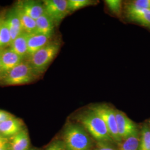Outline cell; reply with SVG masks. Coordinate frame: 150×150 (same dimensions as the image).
Wrapping results in <instances>:
<instances>
[{"label":"cell","instance_id":"1","mask_svg":"<svg viewBox=\"0 0 150 150\" xmlns=\"http://www.w3.org/2000/svg\"><path fill=\"white\" fill-rule=\"evenodd\" d=\"M66 150H92L93 142L85 128L78 123L66 125L63 133Z\"/></svg>","mask_w":150,"mask_h":150},{"label":"cell","instance_id":"2","mask_svg":"<svg viewBox=\"0 0 150 150\" xmlns=\"http://www.w3.org/2000/svg\"><path fill=\"white\" fill-rule=\"evenodd\" d=\"M77 119L90 136L97 142H113L103 120L91 108L80 113Z\"/></svg>","mask_w":150,"mask_h":150},{"label":"cell","instance_id":"3","mask_svg":"<svg viewBox=\"0 0 150 150\" xmlns=\"http://www.w3.org/2000/svg\"><path fill=\"white\" fill-rule=\"evenodd\" d=\"M60 42L51 41L47 45L30 56L29 62L36 75L42 74L59 52Z\"/></svg>","mask_w":150,"mask_h":150},{"label":"cell","instance_id":"4","mask_svg":"<svg viewBox=\"0 0 150 150\" xmlns=\"http://www.w3.org/2000/svg\"><path fill=\"white\" fill-rule=\"evenodd\" d=\"M37 77L29 61L23 60L7 72L0 82L4 85H20L30 83Z\"/></svg>","mask_w":150,"mask_h":150},{"label":"cell","instance_id":"5","mask_svg":"<svg viewBox=\"0 0 150 150\" xmlns=\"http://www.w3.org/2000/svg\"><path fill=\"white\" fill-rule=\"evenodd\" d=\"M91 109L103 120L113 142L120 144L122 140L118 134L115 109L106 104L94 105Z\"/></svg>","mask_w":150,"mask_h":150},{"label":"cell","instance_id":"6","mask_svg":"<svg viewBox=\"0 0 150 150\" xmlns=\"http://www.w3.org/2000/svg\"><path fill=\"white\" fill-rule=\"evenodd\" d=\"M45 12L54 22L55 26L59 25L69 13L66 0H46L43 1Z\"/></svg>","mask_w":150,"mask_h":150},{"label":"cell","instance_id":"7","mask_svg":"<svg viewBox=\"0 0 150 150\" xmlns=\"http://www.w3.org/2000/svg\"><path fill=\"white\" fill-rule=\"evenodd\" d=\"M118 134L122 140L139 132L136 125L123 112L115 109Z\"/></svg>","mask_w":150,"mask_h":150},{"label":"cell","instance_id":"8","mask_svg":"<svg viewBox=\"0 0 150 150\" xmlns=\"http://www.w3.org/2000/svg\"><path fill=\"white\" fill-rule=\"evenodd\" d=\"M23 60L10 47L0 49V61L4 75Z\"/></svg>","mask_w":150,"mask_h":150},{"label":"cell","instance_id":"9","mask_svg":"<svg viewBox=\"0 0 150 150\" xmlns=\"http://www.w3.org/2000/svg\"><path fill=\"white\" fill-rule=\"evenodd\" d=\"M16 6L33 20H36L45 13L43 3L37 1H21L17 3Z\"/></svg>","mask_w":150,"mask_h":150},{"label":"cell","instance_id":"10","mask_svg":"<svg viewBox=\"0 0 150 150\" xmlns=\"http://www.w3.org/2000/svg\"><path fill=\"white\" fill-rule=\"evenodd\" d=\"M5 20L9 28L12 42L23 31L16 8L14 7L5 16Z\"/></svg>","mask_w":150,"mask_h":150},{"label":"cell","instance_id":"11","mask_svg":"<svg viewBox=\"0 0 150 150\" xmlns=\"http://www.w3.org/2000/svg\"><path fill=\"white\" fill-rule=\"evenodd\" d=\"M51 38L52 36L44 35L36 32L28 34L27 40L28 56H31L50 42Z\"/></svg>","mask_w":150,"mask_h":150},{"label":"cell","instance_id":"12","mask_svg":"<svg viewBox=\"0 0 150 150\" xmlns=\"http://www.w3.org/2000/svg\"><path fill=\"white\" fill-rule=\"evenodd\" d=\"M23 129V123L18 118H11L0 123V134L6 137H13Z\"/></svg>","mask_w":150,"mask_h":150},{"label":"cell","instance_id":"13","mask_svg":"<svg viewBox=\"0 0 150 150\" xmlns=\"http://www.w3.org/2000/svg\"><path fill=\"white\" fill-rule=\"evenodd\" d=\"M28 37V33L25 32H22L11 42L10 46L16 54H18L24 59L28 56L27 45Z\"/></svg>","mask_w":150,"mask_h":150},{"label":"cell","instance_id":"14","mask_svg":"<svg viewBox=\"0 0 150 150\" xmlns=\"http://www.w3.org/2000/svg\"><path fill=\"white\" fill-rule=\"evenodd\" d=\"M36 33L52 36L54 24L51 18L45 12L36 20Z\"/></svg>","mask_w":150,"mask_h":150},{"label":"cell","instance_id":"15","mask_svg":"<svg viewBox=\"0 0 150 150\" xmlns=\"http://www.w3.org/2000/svg\"><path fill=\"white\" fill-rule=\"evenodd\" d=\"M30 138L27 131L25 129L12 137L11 150H29Z\"/></svg>","mask_w":150,"mask_h":150},{"label":"cell","instance_id":"16","mask_svg":"<svg viewBox=\"0 0 150 150\" xmlns=\"http://www.w3.org/2000/svg\"><path fill=\"white\" fill-rule=\"evenodd\" d=\"M16 11L20 18L22 27L24 32L28 34L36 32V22L31 17L25 13L18 7L15 6Z\"/></svg>","mask_w":150,"mask_h":150},{"label":"cell","instance_id":"17","mask_svg":"<svg viewBox=\"0 0 150 150\" xmlns=\"http://www.w3.org/2000/svg\"><path fill=\"white\" fill-rule=\"evenodd\" d=\"M139 132L123 139L118 144V150H139Z\"/></svg>","mask_w":150,"mask_h":150},{"label":"cell","instance_id":"18","mask_svg":"<svg viewBox=\"0 0 150 150\" xmlns=\"http://www.w3.org/2000/svg\"><path fill=\"white\" fill-rule=\"evenodd\" d=\"M98 2L92 0H68L67 8L69 13L80 10L88 6L95 5Z\"/></svg>","mask_w":150,"mask_h":150},{"label":"cell","instance_id":"19","mask_svg":"<svg viewBox=\"0 0 150 150\" xmlns=\"http://www.w3.org/2000/svg\"><path fill=\"white\" fill-rule=\"evenodd\" d=\"M139 150H150V127L144 124L140 131Z\"/></svg>","mask_w":150,"mask_h":150},{"label":"cell","instance_id":"20","mask_svg":"<svg viewBox=\"0 0 150 150\" xmlns=\"http://www.w3.org/2000/svg\"><path fill=\"white\" fill-rule=\"evenodd\" d=\"M126 17L129 21L150 29V11Z\"/></svg>","mask_w":150,"mask_h":150},{"label":"cell","instance_id":"21","mask_svg":"<svg viewBox=\"0 0 150 150\" xmlns=\"http://www.w3.org/2000/svg\"><path fill=\"white\" fill-rule=\"evenodd\" d=\"M11 42L10 32L5 18L0 30V49L10 47Z\"/></svg>","mask_w":150,"mask_h":150},{"label":"cell","instance_id":"22","mask_svg":"<svg viewBox=\"0 0 150 150\" xmlns=\"http://www.w3.org/2000/svg\"><path fill=\"white\" fill-rule=\"evenodd\" d=\"M108 10L113 15L120 16L122 8V2L120 0H106L105 1Z\"/></svg>","mask_w":150,"mask_h":150},{"label":"cell","instance_id":"23","mask_svg":"<svg viewBox=\"0 0 150 150\" xmlns=\"http://www.w3.org/2000/svg\"><path fill=\"white\" fill-rule=\"evenodd\" d=\"M46 150H66L64 142L62 140L57 139L52 141Z\"/></svg>","mask_w":150,"mask_h":150},{"label":"cell","instance_id":"24","mask_svg":"<svg viewBox=\"0 0 150 150\" xmlns=\"http://www.w3.org/2000/svg\"><path fill=\"white\" fill-rule=\"evenodd\" d=\"M93 150H118L114 146L112 145L111 142H97L96 147Z\"/></svg>","mask_w":150,"mask_h":150},{"label":"cell","instance_id":"25","mask_svg":"<svg viewBox=\"0 0 150 150\" xmlns=\"http://www.w3.org/2000/svg\"><path fill=\"white\" fill-rule=\"evenodd\" d=\"M130 2L136 6L150 10V0H136Z\"/></svg>","mask_w":150,"mask_h":150},{"label":"cell","instance_id":"26","mask_svg":"<svg viewBox=\"0 0 150 150\" xmlns=\"http://www.w3.org/2000/svg\"><path fill=\"white\" fill-rule=\"evenodd\" d=\"M13 117L14 116L11 115L10 113L4 110H0V123Z\"/></svg>","mask_w":150,"mask_h":150},{"label":"cell","instance_id":"27","mask_svg":"<svg viewBox=\"0 0 150 150\" xmlns=\"http://www.w3.org/2000/svg\"><path fill=\"white\" fill-rule=\"evenodd\" d=\"M1 136L2 135H0V147L6 145V140Z\"/></svg>","mask_w":150,"mask_h":150},{"label":"cell","instance_id":"28","mask_svg":"<svg viewBox=\"0 0 150 150\" xmlns=\"http://www.w3.org/2000/svg\"><path fill=\"white\" fill-rule=\"evenodd\" d=\"M4 76V71H3V69H2V64H1V61H0V81L2 80Z\"/></svg>","mask_w":150,"mask_h":150},{"label":"cell","instance_id":"29","mask_svg":"<svg viewBox=\"0 0 150 150\" xmlns=\"http://www.w3.org/2000/svg\"><path fill=\"white\" fill-rule=\"evenodd\" d=\"M5 18V16H3L0 14V30H1V28L2 27V25L4 22Z\"/></svg>","mask_w":150,"mask_h":150},{"label":"cell","instance_id":"30","mask_svg":"<svg viewBox=\"0 0 150 150\" xmlns=\"http://www.w3.org/2000/svg\"><path fill=\"white\" fill-rule=\"evenodd\" d=\"M0 150H8V148L6 147V145H5L4 146H2L1 147H0Z\"/></svg>","mask_w":150,"mask_h":150},{"label":"cell","instance_id":"31","mask_svg":"<svg viewBox=\"0 0 150 150\" xmlns=\"http://www.w3.org/2000/svg\"><path fill=\"white\" fill-rule=\"evenodd\" d=\"M148 125H149V126L150 127V120H149V121H148Z\"/></svg>","mask_w":150,"mask_h":150},{"label":"cell","instance_id":"32","mask_svg":"<svg viewBox=\"0 0 150 150\" xmlns=\"http://www.w3.org/2000/svg\"><path fill=\"white\" fill-rule=\"evenodd\" d=\"M35 150V149H31V150Z\"/></svg>","mask_w":150,"mask_h":150}]
</instances>
